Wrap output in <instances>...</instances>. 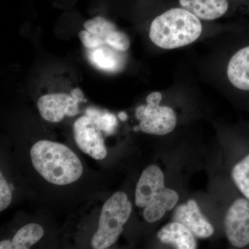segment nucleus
I'll list each match as a JSON object with an SVG mask.
<instances>
[{
    "label": "nucleus",
    "instance_id": "3",
    "mask_svg": "<svg viewBox=\"0 0 249 249\" xmlns=\"http://www.w3.org/2000/svg\"><path fill=\"white\" fill-rule=\"evenodd\" d=\"M178 201V193L165 187L164 175L160 168L151 165L143 170L136 188L135 204L144 208L143 217L147 222L160 220Z\"/></svg>",
    "mask_w": 249,
    "mask_h": 249
},
{
    "label": "nucleus",
    "instance_id": "10",
    "mask_svg": "<svg viewBox=\"0 0 249 249\" xmlns=\"http://www.w3.org/2000/svg\"><path fill=\"white\" fill-rule=\"evenodd\" d=\"M173 221L186 226L198 238L205 239L213 235L212 224L201 213L196 201L190 199L178 206L174 211Z\"/></svg>",
    "mask_w": 249,
    "mask_h": 249
},
{
    "label": "nucleus",
    "instance_id": "1",
    "mask_svg": "<svg viewBox=\"0 0 249 249\" xmlns=\"http://www.w3.org/2000/svg\"><path fill=\"white\" fill-rule=\"evenodd\" d=\"M30 155L37 173L53 184H70L76 181L83 174V165L79 158L63 144L40 141L31 147Z\"/></svg>",
    "mask_w": 249,
    "mask_h": 249
},
{
    "label": "nucleus",
    "instance_id": "9",
    "mask_svg": "<svg viewBox=\"0 0 249 249\" xmlns=\"http://www.w3.org/2000/svg\"><path fill=\"white\" fill-rule=\"evenodd\" d=\"M79 103L71 95L65 93H49L37 101L41 116L52 123L61 121L65 116H74L79 113Z\"/></svg>",
    "mask_w": 249,
    "mask_h": 249
},
{
    "label": "nucleus",
    "instance_id": "4",
    "mask_svg": "<svg viewBox=\"0 0 249 249\" xmlns=\"http://www.w3.org/2000/svg\"><path fill=\"white\" fill-rule=\"evenodd\" d=\"M132 210L125 193H114L103 206L97 231L91 239L93 248L106 249L114 245L124 231Z\"/></svg>",
    "mask_w": 249,
    "mask_h": 249
},
{
    "label": "nucleus",
    "instance_id": "21",
    "mask_svg": "<svg viewBox=\"0 0 249 249\" xmlns=\"http://www.w3.org/2000/svg\"><path fill=\"white\" fill-rule=\"evenodd\" d=\"M119 119H121V121H124L127 119V116L126 115L125 113L124 112H121L119 114Z\"/></svg>",
    "mask_w": 249,
    "mask_h": 249
},
{
    "label": "nucleus",
    "instance_id": "6",
    "mask_svg": "<svg viewBox=\"0 0 249 249\" xmlns=\"http://www.w3.org/2000/svg\"><path fill=\"white\" fill-rule=\"evenodd\" d=\"M178 4L201 20H214L231 12L249 15V0H178Z\"/></svg>",
    "mask_w": 249,
    "mask_h": 249
},
{
    "label": "nucleus",
    "instance_id": "13",
    "mask_svg": "<svg viewBox=\"0 0 249 249\" xmlns=\"http://www.w3.org/2000/svg\"><path fill=\"white\" fill-rule=\"evenodd\" d=\"M114 49L106 45L88 49V58L95 67L107 71H114L120 67L119 58Z\"/></svg>",
    "mask_w": 249,
    "mask_h": 249
},
{
    "label": "nucleus",
    "instance_id": "18",
    "mask_svg": "<svg viewBox=\"0 0 249 249\" xmlns=\"http://www.w3.org/2000/svg\"><path fill=\"white\" fill-rule=\"evenodd\" d=\"M12 201V193L2 173H0V211L9 207Z\"/></svg>",
    "mask_w": 249,
    "mask_h": 249
},
{
    "label": "nucleus",
    "instance_id": "20",
    "mask_svg": "<svg viewBox=\"0 0 249 249\" xmlns=\"http://www.w3.org/2000/svg\"><path fill=\"white\" fill-rule=\"evenodd\" d=\"M71 95L79 103L83 102V101L85 102V101L84 94H83V91L79 88H76V89L72 90Z\"/></svg>",
    "mask_w": 249,
    "mask_h": 249
},
{
    "label": "nucleus",
    "instance_id": "22",
    "mask_svg": "<svg viewBox=\"0 0 249 249\" xmlns=\"http://www.w3.org/2000/svg\"><path fill=\"white\" fill-rule=\"evenodd\" d=\"M134 131H139V130H140V127H139V126H137V127H134Z\"/></svg>",
    "mask_w": 249,
    "mask_h": 249
},
{
    "label": "nucleus",
    "instance_id": "15",
    "mask_svg": "<svg viewBox=\"0 0 249 249\" xmlns=\"http://www.w3.org/2000/svg\"><path fill=\"white\" fill-rule=\"evenodd\" d=\"M232 178L241 193L249 200V155L234 166Z\"/></svg>",
    "mask_w": 249,
    "mask_h": 249
},
{
    "label": "nucleus",
    "instance_id": "2",
    "mask_svg": "<svg viewBox=\"0 0 249 249\" xmlns=\"http://www.w3.org/2000/svg\"><path fill=\"white\" fill-rule=\"evenodd\" d=\"M202 32L201 19L179 6L156 17L150 25L149 36L157 47L171 50L191 45L199 38Z\"/></svg>",
    "mask_w": 249,
    "mask_h": 249
},
{
    "label": "nucleus",
    "instance_id": "17",
    "mask_svg": "<svg viewBox=\"0 0 249 249\" xmlns=\"http://www.w3.org/2000/svg\"><path fill=\"white\" fill-rule=\"evenodd\" d=\"M106 45L118 52H126L129 48L130 42L128 37L120 31L114 29L111 31L106 39Z\"/></svg>",
    "mask_w": 249,
    "mask_h": 249
},
{
    "label": "nucleus",
    "instance_id": "14",
    "mask_svg": "<svg viewBox=\"0 0 249 249\" xmlns=\"http://www.w3.org/2000/svg\"><path fill=\"white\" fill-rule=\"evenodd\" d=\"M86 116L90 118L105 134L107 135L114 134L118 124L114 114L109 112H103L96 108L90 107L86 110Z\"/></svg>",
    "mask_w": 249,
    "mask_h": 249
},
{
    "label": "nucleus",
    "instance_id": "11",
    "mask_svg": "<svg viewBox=\"0 0 249 249\" xmlns=\"http://www.w3.org/2000/svg\"><path fill=\"white\" fill-rule=\"evenodd\" d=\"M195 237L186 226L175 221L162 228L157 233V237L160 242L178 249L197 248Z\"/></svg>",
    "mask_w": 249,
    "mask_h": 249
},
{
    "label": "nucleus",
    "instance_id": "8",
    "mask_svg": "<svg viewBox=\"0 0 249 249\" xmlns=\"http://www.w3.org/2000/svg\"><path fill=\"white\" fill-rule=\"evenodd\" d=\"M101 132V129L88 116L77 119L73 124L77 145L94 160H102L107 154Z\"/></svg>",
    "mask_w": 249,
    "mask_h": 249
},
{
    "label": "nucleus",
    "instance_id": "7",
    "mask_svg": "<svg viewBox=\"0 0 249 249\" xmlns=\"http://www.w3.org/2000/svg\"><path fill=\"white\" fill-rule=\"evenodd\" d=\"M226 235L233 247L243 248L249 245V201L240 198L234 201L224 220Z\"/></svg>",
    "mask_w": 249,
    "mask_h": 249
},
{
    "label": "nucleus",
    "instance_id": "19",
    "mask_svg": "<svg viewBox=\"0 0 249 249\" xmlns=\"http://www.w3.org/2000/svg\"><path fill=\"white\" fill-rule=\"evenodd\" d=\"M78 36H79L82 43L86 49H93L101 47V46L106 45L102 39L100 38L98 36L93 35L91 33L85 30V29L80 31Z\"/></svg>",
    "mask_w": 249,
    "mask_h": 249
},
{
    "label": "nucleus",
    "instance_id": "12",
    "mask_svg": "<svg viewBox=\"0 0 249 249\" xmlns=\"http://www.w3.org/2000/svg\"><path fill=\"white\" fill-rule=\"evenodd\" d=\"M44 235L43 228L37 224H29L19 229L12 240L0 242L1 249H28L37 243Z\"/></svg>",
    "mask_w": 249,
    "mask_h": 249
},
{
    "label": "nucleus",
    "instance_id": "5",
    "mask_svg": "<svg viewBox=\"0 0 249 249\" xmlns=\"http://www.w3.org/2000/svg\"><path fill=\"white\" fill-rule=\"evenodd\" d=\"M161 93L155 91L147 96L146 106H139L136 117L140 121V130L146 134L165 135L176 127L177 116L171 107L160 106Z\"/></svg>",
    "mask_w": 249,
    "mask_h": 249
},
{
    "label": "nucleus",
    "instance_id": "16",
    "mask_svg": "<svg viewBox=\"0 0 249 249\" xmlns=\"http://www.w3.org/2000/svg\"><path fill=\"white\" fill-rule=\"evenodd\" d=\"M84 28L85 30L102 39L105 44L108 34L111 31L116 29L115 25L112 22L101 16L88 19L85 22Z\"/></svg>",
    "mask_w": 249,
    "mask_h": 249
}]
</instances>
